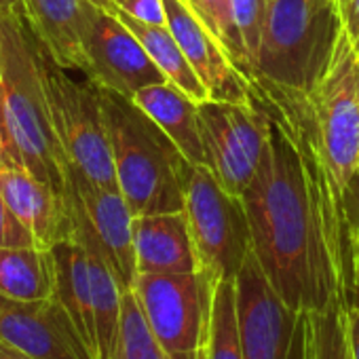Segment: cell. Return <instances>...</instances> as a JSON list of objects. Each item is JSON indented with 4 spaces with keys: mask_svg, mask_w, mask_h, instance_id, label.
Here are the masks:
<instances>
[{
    "mask_svg": "<svg viewBox=\"0 0 359 359\" xmlns=\"http://www.w3.org/2000/svg\"><path fill=\"white\" fill-rule=\"evenodd\" d=\"M266 118V146L241 195L252 250L277 294L296 311L323 313L351 304V285L332 258L311 212L296 148L281 121L254 102Z\"/></svg>",
    "mask_w": 359,
    "mask_h": 359,
    "instance_id": "6da1fadb",
    "label": "cell"
},
{
    "mask_svg": "<svg viewBox=\"0 0 359 359\" xmlns=\"http://www.w3.org/2000/svg\"><path fill=\"white\" fill-rule=\"evenodd\" d=\"M0 129L11 161L64 193L68 158L45 95L39 41L15 13H0Z\"/></svg>",
    "mask_w": 359,
    "mask_h": 359,
    "instance_id": "7a4b0ae2",
    "label": "cell"
},
{
    "mask_svg": "<svg viewBox=\"0 0 359 359\" xmlns=\"http://www.w3.org/2000/svg\"><path fill=\"white\" fill-rule=\"evenodd\" d=\"M118 191L133 218L184 210L193 163L129 97L100 87Z\"/></svg>",
    "mask_w": 359,
    "mask_h": 359,
    "instance_id": "3957f363",
    "label": "cell"
},
{
    "mask_svg": "<svg viewBox=\"0 0 359 359\" xmlns=\"http://www.w3.org/2000/svg\"><path fill=\"white\" fill-rule=\"evenodd\" d=\"M340 30L336 0H266L254 74L311 93L330 66Z\"/></svg>",
    "mask_w": 359,
    "mask_h": 359,
    "instance_id": "277c9868",
    "label": "cell"
},
{
    "mask_svg": "<svg viewBox=\"0 0 359 359\" xmlns=\"http://www.w3.org/2000/svg\"><path fill=\"white\" fill-rule=\"evenodd\" d=\"M39 66L51 121L66 158L93 182L118 189L100 87L85 76L79 81L60 66L39 43Z\"/></svg>",
    "mask_w": 359,
    "mask_h": 359,
    "instance_id": "5b68a950",
    "label": "cell"
},
{
    "mask_svg": "<svg viewBox=\"0 0 359 359\" xmlns=\"http://www.w3.org/2000/svg\"><path fill=\"white\" fill-rule=\"evenodd\" d=\"M199 266L214 281L235 279L250 250L252 233L239 195L229 193L208 165H193L184 187V210Z\"/></svg>",
    "mask_w": 359,
    "mask_h": 359,
    "instance_id": "8992f818",
    "label": "cell"
},
{
    "mask_svg": "<svg viewBox=\"0 0 359 359\" xmlns=\"http://www.w3.org/2000/svg\"><path fill=\"white\" fill-rule=\"evenodd\" d=\"M243 359H309V313L283 302L254 250L235 277Z\"/></svg>",
    "mask_w": 359,
    "mask_h": 359,
    "instance_id": "52a82bcc",
    "label": "cell"
},
{
    "mask_svg": "<svg viewBox=\"0 0 359 359\" xmlns=\"http://www.w3.org/2000/svg\"><path fill=\"white\" fill-rule=\"evenodd\" d=\"M214 285L205 271L135 275L131 290L167 355L199 351L205 344Z\"/></svg>",
    "mask_w": 359,
    "mask_h": 359,
    "instance_id": "ba28073f",
    "label": "cell"
},
{
    "mask_svg": "<svg viewBox=\"0 0 359 359\" xmlns=\"http://www.w3.org/2000/svg\"><path fill=\"white\" fill-rule=\"evenodd\" d=\"M64 197L72 218V237L95 248L123 290L135 281L133 214L118 189L93 182L76 165L66 163Z\"/></svg>",
    "mask_w": 359,
    "mask_h": 359,
    "instance_id": "9c48e42d",
    "label": "cell"
},
{
    "mask_svg": "<svg viewBox=\"0 0 359 359\" xmlns=\"http://www.w3.org/2000/svg\"><path fill=\"white\" fill-rule=\"evenodd\" d=\"M309 97L334 177L351 197L359 167V57L344 28L338 34L325 74Z\"/></svg>",
    "mask_w": 359,
    "mask_h": 359,
    "instance_id": "30bf717a",
    "label": "cell"
},
{
    "mask_svg": "<svg viewBox=\"0 0 359 359\" xmlns=\"http://www.w3.org/2000/svg\"><path fill=\"white\" fill-rule=\"evenodd\" d=\"M199 125L208 167L233 195H243L266 146V118L256 104L205 100Z\"/></svg>",
    "mask_w": 359,
    "mask_h": 359,
    "instance_id": "8fae6325",
    "label": "cell"
},
{
    "mask_svg": "<svg viewBox=\"0 0 359 359\" xmlns=\"http://www.w3.org/2000/svg\"><path fill=\"white\" fill-rule=\"evenodd\" d=\"M81 43L87 60L85 76L97 87L133 100L150 85L169 83L135 34L112 11L89 0L83 9Z\"/></svg>",
    "mask_w": 359,
    "mask_h": 359,
    "instance_id": "7c38bea8",
    "label": "cell"
},
{
    "mask_svg": "<svg viewBox=\"0 0 359 359\" xmlns=\"http://www.w3.org/2000/svg\"><path fill=\"white\" fill-rule=\"evenodd\" d=\"M0 340L32 359H93L55 294L43 300L0 294Z\"/></svg>",
    "mask_w": 359,
    "mask_h": 359,
    "instance_id": "4fadbf2b",
    "label": "cell"
},
{
    "mask_svg": "<svg viewBox=\"0 0 359 359\" xmlns=\"http://www.w3.org/2000/svg\"><path fill=\"white\" fill-rule=\"evenodd\" d=\"M163 3L167 28L191 62L193 70L208 87L210 100L252 104L248 76L235 66L222 43L208 30L197 13L184 0H163Z\"/></svg>",
    "mask_w": 359,
    "mask_h": 359,
    "instance_id": "5bb4252c",
    "label": "cell"
},
{
    "mask_svg": "<svg viewBox=\"0 0 359 359\" xmlns=\"http://www.w3.org/2000/svg\"><path fill=\"white\" fill-rule=\"evenodd\" d=\"M0 195L41 248L51 250L57 241L72 237V218L64 193L26 169L18 165L0 169Z\"/></svg>",
    "mask_w": 359,
    "mask_h": 359,
    "instance_id": "9a60e30c",
    "label": "cell"
},
{
    "mask_svg": "<svg viewBox=\"0 0 359 359\" xmlns=\"http://www.w3.org/2000/svg\"><path fill=\"white\" fill-rule=\"evenodd\" d=\"M133 250L137 273L201 271L184 212L135 216Z\"/></svg>",
    "mask_w": 359,
    "mask_h": 359,
    "instance_id": "2e32d148",
    "label": "cell"
},
{
    "mask_svg": "<svg viewBox=\"0 0 359 359\" xmlns=\"http://www.w3.org/2000/svg\"><path fill=\"white\" fill-rule=\"evenodd\" d=\"M26 24L43 49L64 68L87 72L81 43L85 0H22Z\"/></svg>",
    "mask_w": 359,
    "mask_h": 359,
    "instance_id": "e0dca14e",
    "label": "cell"
},
{
    "mask_svg": "<svg viewBox=\"0 0 359 359\" xmlns=\"http://www.w3.org/2000/svg\"><path fill=\"white\" fill-rule=\"evenodd\" d=\"M133 102L171 137L193 165H208L199 125V104L193 97L171 83H158L135 93Z\"/></svg>",
    "mask_w": 359,
    "mask_h": 359,
    "instance_id": "ac0fdd59",
    "label": "cell"
},
{
    "mask_svg": "<svg viewBox=\"0 0 359 359\" xmlns=\"http://www.w3.org/2000/svg\"><path fill=\"white\" fill-rule=\"evenodd\" d=\"M51 252L55 260V296L72 317L76 330L81 332L95 359L93 292L87 252L74 237L57 241Z\"/></svg>",
    "mask_w": 359,
    "mask_h": 359,
    "instance_id": "d6986e66",
    "label": "cell"
},
{
    "mask_svg": "<svg viewBox=\"0 0 359 359\" xmlns=\"http://www.w3.org/2000/svg\"><path fill=\"white\" fill-rule=\"evenodd\" d=\"M108 11H112L135 34V39L142 43V47L146 49L150 60L158 66V70L167 76V81L171 85H175L177 89H182L197 104H203L205 100H210L208 87L203 85L199 74L193 70L191 62L187 60V55L182 53V49H180L177 41L173 39V34L169 32L167 26L142 24L135 18L127 15L116 5H112Z\"/></svg>",
    "mask_w": 359,
    "mask_h": 359,
    "instance_id": "ffe728a7",
    "label": "cell"
},
{
    "mask_svg": "<svg viewBox=\"0 0 359 359\" xmlns=\"http://www.w3.org/2000/svg\"><path fill=\"white\" fill-rule=\"evenodd\" d=\"M0 294L15 300L53 296V252L47 248H0Z\"/></svg>",
    "mask_w": 359,
    "mask_h": 359,
    "instance_id": "44dd1931",
    "label": "cell"
},
{
    "mask_svg": "<svg viewBox=\"0 0 359 359\" xmlns=\"http://www.w3.org/2000/svg\"><path fill=\"white\" fill-rule=\"evenodd\" d=\"M203 348L205 359H243L237 325L235 279H220L214 285V302Z\"/></svg>",
    "mask_w": 359,
    "mask_h": 359,
    "instance_id": "7402d4cb",
    "label": "cell"
},
{
    "mask_svg": "<svg viewBox=\"0 0 359 359\" xmlns=\"http://www.w3.org/2000/svg\"><path fill=\"white\" fill-rule=\"evenodd\" d=\"M108 359H167V353L152 334L133 290L123 292L121 321Z\"/></svg>",
    "mask_w": 359,
    "mask_h": 359,
    "instance_id": "603a6c76",
    "label": "cell"
},
{
    "mask_svg": "<svg viewBox=\"0 0 359 359\" xmlns=\"http://www.w3.org/2000/svg\"><path fill=\"white\" fill-rule=\"evenodd\" d=\"M184 3L197 13V18L208 26V30L222 43L235 66L245 74H254L250 60L245 55L239 30L233 18V0H184Z\"/></svg>",
    "mask_w": 359,
    "mask_h": 359,
    "instance_id": "cb8c5ba5",
    "label": "cell"
},
{
    "mask_svg": "<svg viewBox=\"0 0 359 359\" xmlns=\"http://www.w3.org/2000/svg\"><path fill=\"white\" fill-rule=\"evenodd\" d=\"M344 306L338 302L323 313L309 315V359H351L344 332Z\"/></svg>",
    "mask_w": 359,
    "mask_h": 359,
    "instance_id": "d4e9b609",
    "label": "cell"
},
{
    "mask_svg": "<svg viewBox=\"0 0 359 359\" xmlns=\"http://www.w3.org/2000/svg\"><path fill=\"white\" fill-rule=\"evenodd\" d=\"M233 18L241 36L245 55L254 70L258 53H260V45H262L264 22H266V0H233Z\"/></svg>",
    "mask_w": 359,
    "mask_h": 359,
    "instance_id": "484cf974",
    "label": "cell"
},
{
    "mask_svg": "<svg viewBox=\"0 0 359 359\" xmlns=\"http://www.w3.org/2000/svg\"><path fill=\"white\" fill-rule=\"evenodd\" d=\"M0 248H41L0 195Z\"/></svg>",
    "mask_w": 359,
    "mask_h": 359,
    "instance_id": "4316f807",
    "label": "cell"
},
{
    "mask_svg": "<svg viewBox=\"0 0 359 359\" xmlns=\"http://www.w3.org/2000/svg\"><path fill=\"white\" fill-rule=\"evenodd\" d=\"M121 7L127 15L148 26H167V13L163 0H125Z\"/></svg>",
    "mask_w": 359,
    "mask_h": 359,
    "instance_id": "83f0119b",
    "label": "cell"
},
{
    "mask_svg": "<svg viewBox=\"0 0 359 359\" xmlns=\"http://www.w3.org/2000/svg\"><path fill=\"white\" fill-rule=\"evenodd\" d=\"M338 11H340L342 28L359 57V0H346L344 5L338 7Z\"/></svg>",
    "mask_w": 359,
    "mask_h": 359,
    "instance_id": "f1b7e54d",
    "label": "cell"
},
{
    "mask_svg": "<svg viewBox=\"0 0 359 359\" xmlns=\"http://www.w3.org/2000/svg\"><path fill=\"white\" fill-rule=\"evenodd\" d=\"M344 332L351 359H359V306L346 304L344 306Z\"/></svg>",
    "mask_w": 359,
    "mask_h": 359,
    "instance_id": "f546056e",
    "label": "cell"
},
{
    "mask_svg": "<svg viewBox=\"0 0 359 359\" xmlns=\"http://www.w3.org/2000/svg\"><path fill=\"white\" fill-rule=\"evenodd\" d=\"M348 218H351V229H353V237L359 235V167L357 173L353 177L351 184V197H348Z\"/></svg>",
    "mask_w": 359,
    "mask_h": 359,
    "instance_id": "4dcf8cb0",
    "label": "cell"
},
{
    "mask_svg": "<svg viewBox=\"0 0 359 359\" xmlns=\"http://www.w3.org/2000/svg\"><path fill=\"white\" fill-rule=\"evenodd\" d=\"M351 304L359 306V235L353 241V300Z\"/></svg>",
    "mask_w": 359,
    "mask_h": 359,
    "instance_id": "1f68e13d",
    "label": "cell"
},
{
    "mask_svg": "<svg viewBox=\"0 0 359 359\" xmlns=\"http://www.w3.org/2000/svg\"><path fill=\"white\" fill-rule=\"evenodd\" d=\"M0 13H15V15H22L24 18L22 0H0Z\"/></svg>",
    "mask_w": 359,
    "mask_h": 359,
    "instance_id": "d6a6232c",
    "label": "cell"
},
{
    "mask_svg": "<svg viewBox=\"0 0 359 359\" xmlns=\"http://www.w3.org/2000/svg\"><path fill=\"white\" fill-rule=\"evenodd\" d=\"M0 355H3V359H32V357H28V355L20 353L18 348H13V346L5 344L3 340H0Z\"/></svg>",
    "mask_w": 359,
    "mask_h": 359,
    "instance_id": "836d02e7",
    "label": "cell"
},
{
    "mask_svg": "<svg viewBox=\"0 0 359 359\" xmlns=\"http://www.w3.org/2000/svg\"><path fill=\"white\" fill-rule=\"evenodd\" d=\"M15 165L7 152V144H5V135H3V129H0V169H5V167H11Z\"/></svg>",
    "mask_w": 359,
    "mask_h": 359,
    "instance_id": "e575fe53",
    "label": "cell"
},
{
    "mask_svg": "<svg viewBox=\"0 0 359 359\" xmlns=\"http://www.w3.org/2000/svg\"><path fill=\"white\" fill-rule=\"evenodd\" d=\"M167 359H205V348L201 346L199 351H191V353H173L167 355Z\"/></svg>",
    "mask_w": 359,
    "mask_h": 359,
    "instance_id": "d590c367",
    "label": "cell"
},
{
    "mask_svg": "<svg viewBox=\"0 0 359 359\" xmlns=\"http://www.w3.org/2000/svg\"><path fill=\"white\" fill-rule=\"evenodd\" d=\"M89 3H93L97 7H104V9H110L112 7V0H89Z\"/></svg>",
    "mask_w": 359,
    "mask_h": 359,
    "instance_id": "8d00e7d4",
    "label": "cell"
},
{
    "mask_svg": "<svg viewBox=\"0 0 359 359\" xmlns=\"http://www.w3.org/2000/svg\"><path fill=\"white\" fill-rule=\"evenodd\" d=\"M125 3V0H112V5H123Z\"/></svg>",
    "mask_w": 359,
    "mask_h": 359,
    "instance_id": "74e56055",
    "label": "cell"
},
{
    "mask_svg": "<svg viewBox=\"0 0 359 359\" xmlns=\"http://www.w3.org/2000/svg\"><path fill=\"white\" fill-rule=\"evenodd\" d=\"M336 3H338V7H340V5H344V3H346V0H336Z\"/></svg>",
    "mask_w": 359,
    "mask_h": 359,
    "instance_id": "f35d334b",
    "label": "cell"
},
{
    "mask_svg": "<svg viewBox=\"0 0 359 359\" xmlns=\"http://www.w3.org/2000/svg\"><path fill=\"white\" fill-rule=\"evenodd\" d=\"M0 359H3V355H0Z\"/></svg>",
    "mask_w": 359,
    "mask_h": 359,
    "instance_id": "ab89813d",
    "label": "cell"
}]
</instances>
